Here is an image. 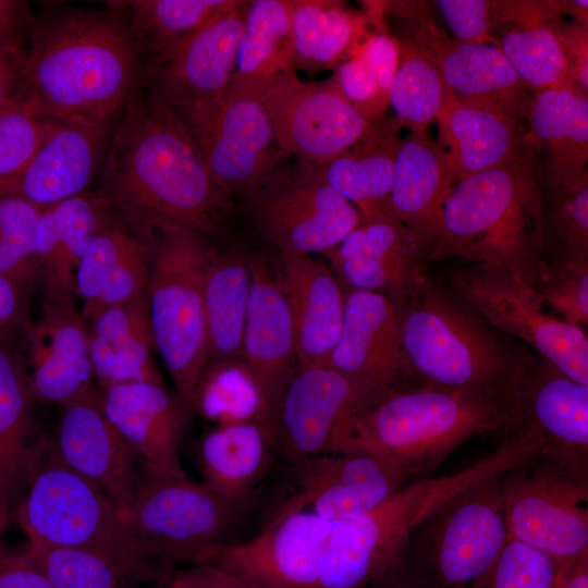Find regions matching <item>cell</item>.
<instances>
[{"label": "cell", "mask_w": 588, "mask_h": 588, "mask_svg": "<svg viewBox=\"0 0 588 588\" xmlns=\"http://www.w3.org/2000/svg\"><path fill=\"white\" fill-rule=\"evenodd\" d=\"M100 194L133 231L167 222L207 238L223 231L234 206L177 115L149 100L123 113Z\"/></svg>", "instance_id": "1"}, {"label": "cell", "mask_w": 588, "mask_h": 588, "mask_svg": "<svg viewBox=\"0 0 588 588\" xmlns=\"http://www.w3.org/2000/svg\"><path fill=\"white\" fill-rule=\"evenodd\" d=\"M112 10L46 14L33 30L22 103L37 115L108 126L135 100L142 53Z\"/></svg>", "instance_id": "2"}, {"label": "cell", "mask_w": 588, "mask_h": 588, "mask_svg": "<svg viewBox=\"0 0 588 588\" xmlns=\"http://www.w3.org/2000/svg\"><path fill=\"white\" fill-rule=\"evenodd\" d=\"M514 401V395L501 393L399 388L347 417L330 452L366 453L413 479L431 471L477 436H510L515 425Z\"/></svg>", "instance_id": "3"}, {"label": "cell", "mask_w": 588, "mask_h": 588, "mask_svg": "<svg viewBox=\"0 0 588 588\" xmlns=\"http://www.w3.org/2000/svg\"><path fill=\"white\" fill-rule=\"evenodd\" d=\"M399 307L403 385L515 395L529 350L418 271ZM402 385V387H403Z\"/></svg>", "instance_id": "4"}, {"label": "cell", "mask_w": 588, "mask_h": 588, "mask_svg": "<svg viewBox=\"0 0 588 588\" xmlns=\"http://www.w3.org/2000/svg\"><path fill=\"white\" fill-rule=\"evenodd\" d=\"M537 436H507L493 452L451 475L412 479L372 510L333 524L319 588H366L396 568L413 532L436 511L488 479L543 454Z\"/></svg>", "instance_id": "5"}, {"label": "cell", "mask_w": 588, "mask_h": 588, "mask_svg": "<svg viewBox=\"0 0 588 588\" xmlns=\"http://www.w3.org/2000/svg\"><path fill=\"white\" fill-rule=\"evenodd\" d=\"M499 267L536 289L549 273L541 192L526 154L456 183L429 259Z\"/></svg>", "instance_id": "6"}, {"label": "cell", "mask_w": 588, "mask_h": 588, "mask_svg": "<svg viewBox=\"0 0 588 588\" xmlns=\"http://www.w3.org/2000/svg\"><path fill=\"white\" fill-rule=\"evenodd\" d=\"M26 481L15 519L28 544L100 552L126 566L142 584L166 583L172 569L142 552L124 513L66 466L51 441L34 444Z\"/></svg>", "instance_id": "7"}, {"label": "cell", "mask_w": 588, "mask_h": 588, "mask_svg": "<svg viewBox=\"0 0 588 588\" xmlns=\"http://www.w3.org/2000/svg\"><path fill=\"white\" fill-rule=\"evenodd\" d=\"M134 232L148 256L147 302L156 351L174 393L193 415L208 368L204 284L212 246L203 234L173 223Z\"/></svg>", "instance_id": "8"}, {"label": "cell", "mask_w": 588, "mask_h": 588, "mask_svg": "<svg viewBox=\"0 0 588 588\" xmlns=\"http://www.w3.org/2000/svg\"><path fill=\"white\" fill-rule=\"evenodd\" d=\"M253 498H234L189 478L140 468L137 490L124 517L142 552L168 569L205 562L234 542Z\"/></svg>", "instance_id": "9"}, {"label": "cell", "mask_w": 588, "mask_h": 588, "mask_svg": "<svg viewBox=\"0 0 588 588\" xmlns=\"http://www.w3.org/2000/svg\"><path fill=\"white\" fill-rule=\"evenodd\" d=\"M242 206L250 226L280 258L323 255L362 220L320 166L294 158L242 199Z\"/></svg>", "instance_id": "10"}, {"label": "cell", "mask_w": 588, "mask_h": 588, "mask_svg": "<svg viewBox=\"0 0 588 588\" xmlns=\"http://www.w3.org/2000/svg\"><path fill=\"white\" fill-rule=\"evenodd\" d=\"M181 120L216 182L241 200L287 158L261 99L228 85L222 91L170 108Z\"/></svg>", "instance_id": "11"}, {"label": "cell", "mask_w": 588, "mask_h": 588, "mask_svg": "<svg viewBox=\"0 0 588 588\" xmlns=\"http://www.w3.org/2000/svg\"><path fill=\"white\" fill-rule=\"evenodd\" d=\"M509 537L559 562L588 552L587 464L540 455L502 476Z\"/></svg>", "instance_id": "12"}, {"label": "cell", "mask_w": 588, "mask_h": 588, "mask_svg": "<svg viewBox=\"0 0 588 588\" xmlns=\"http://www.w3.org/2000/svg\"><path fill=\"white\" fill-rule=\"evenodd\" d=\"M448 283L493 329L588 384L587 334L550 311L535 286L499 267L480 264L451 271Z\"/></svg>", "instance_id": "13"}, {"label": "cell", "mask_w": 588, "mask_h": 588, "mask_svg": "<svg viewBox=\"0 0 588 588\" xmlns=\"http://www.w3.org/2000/svg\"><path fill=\"white\" fill-rule=\"evenodd\" d=\"M503 475L451 499L411 536L403 555L421 562L432 586L473 588L500 555L509 540Z\"/></svg>", "instance_id": "14"}, {"label": "cell", "mask_w": 588, "mask_h": 588, "mask_svg": "<svg viewBox=\"0 0 588 588\" xmlns=\"http://www.w3.org/2000/svg\"><path fill=\"white\" fill-rule=\"evenodd\" d=\"M428 3L385 2L383 13L404 22V33L425 46L442 73L452 101L523 117L532 96L492 42H465L450 37Z\"/></svg>", "instance_id": "15"}, {"label": "cell", "mask_w": 588, "mask_h": 588, "mask_svg": "<svg viewBox=\"0 0 588 588\" xmlns=\"http://www.w3.org/2000/svg\"><path fill=\"white\" fill-rule=\"evenodd\" d=\"M278 144L287 158L317 166L341 154L372 123L328 81L304 82L296 71L261 91Z\"/></svg>", "instance_id": "16"}, {"label": "cell", "mask_w": 588, "mask_h": 588, "mask_svg": "<svg viewBox=\"0 0 588 588\" xmlns=\"http://www.w3.org/2000/svg\"><path fill=\"white\" fill-rule=\"evenodd\" d=\"M333 524L304 512L268 519L257 535L219 548L205 562L249 588H319Z\"/></svg>", "instance_id": "17"}, {"label": "cell", "mask_w": 588, "mask_h": 588, "mask_svg": "<svg viewBox=\"0 0 588 588\" xmlns=\"http://www.w3.org/2000/svg\"><path fill=\"white\" fill-rule=\"evenodd\" d=\"M293 465V490L268 519L304 512L338 523L372 510L412 480L360 452H329Z\"/></svg>", "instance_id": "18"}, {"label": "cell", "mask_w": 588, "mask_h": 588, "mask_svg": "<svg viewBox=\"0 0 588 588\" xmlns=\"http://www.w3.org/2000/svg\"><path fill=\"white\" fill-rule=\"evenodd\" d=\"M378 397L328 365L298 369L272 413L270 427L281 453L295 464L329 453L341 424Z\"/></svg>", "instance_id": "19"}, {"label": "cell", "mask_w": 588, "mask_h": 588, "mask_svg": "<svg viewBox=\"0 0 588 588\" xmlns=\"http://www.w3.org/2000/svg\"><path fill=\"white\" fill-rule=\"evenodd\" d=\"M52 446L60 460L102 491L123 513L137 490L140 466L106 416L94 385L60 405Z\"/></svg>", "instance_id": "20"}, {"label": "cell", "mask_w": 588, "mask_h": 588, "mask_svg": "<svg viewBox=\"0 0 588 588\" xmlns=\"http://www.w3.org/2000/svg\"><path fill=\"white\" fill-rule=\"evenodd\" d=\"M17 345L34 400L62 405L94 387L86 322L74 298L42 297Z\"/></svg>", "instance_id": "21"}, {"label": "cell", "mask_w": 588, "mask_h": 588, "mask_svg": "<svg viewBox=\"0 0 588 588\" xmlns=\"http://www.w3.org/2000/svg\"><path fill=\"white\" fill-rule=\"evenodd\" d=\"M248 1L236 0L148 66L149 101L173 108L213 96L231 83Z\"/></svg>", "instance_id": "22"}, {"label": "cell", "mask_w": 588, "mask_h": 588, "mask_svg": "<svg viewBox=\"0 0 588 588\" xmlns=\"http://www.w3.org/2000/svg\"><path fill=\"white\" fill-rule=\"evenodd\" d=\"M513 433H531L547 455L587 464L588 384L528 352L515 390ZM511 436V434H510Z\"/></svg>", "instance_id": "23"}, {"label": "cell", "mask_w": 588, "mask_h": 588, "mask_svg": "<svg viewBox=\"0 0 588 588\" xmlns=\"http://www.w3.org/2000/svg\"><path fill=\"white\" fill-rule=\"evenodd\" d=\"M252 286L242 338L241 368L272 413L298 370L285 295L264 255L248 253Z\"/></svg>", "instance_id": "24"}, {"label": "cell", "mask_w": 588, "mask_h": 588, "mask_svg": "<svg viewBox=\"0 0 588 588\" xmlns=\"http://www.w3.org/2000/svg\"><path fill=\"white\" fill-rule=\"evenodd\" d=\"M101 407L135 454L140 468L188 478L180 449L191 413L164 383L148 381L97 389Z\"/></svg>", "instance_id": "25"}, {"label": "cell", "mask_w": 588, "mask_h": 588, "mask_svg": "<svg viewBox=\"0 0 588 588\" xmlns=\"http://www.w3.org/2000/svg\"><path fill=\"white\" fill-rule=\"evenodd\" d=\"M322 257L344 289L381 293L397 301L426 254L391 210L362 217L357 226Z\"/></svg>", "instance_id": "26"}, {"label": "cell", "mask_w": 588, "mask_h": 588, "mask_svg": "<svg viewBox=\"0 0 588 588\" xmlns=\"http://www.w3.org/2000/svg\"><path fill=\"white\" fill-rule=\"evenodd\" d=\"M344 291L342 330L327 365L377 396L402 388L397 303L381 293Z\"/></svg>", "instance_id": "27"}, {"label": "cell", "mask_w": 588, "mask_h": 588, "mask_svg": "<svg viewBox=\"0 0 588 588\" xmlns=\"http://www.w3.org/2000/svg\"><path fill=\"white\" fill-rule=\"evenodd\" d=\"M523 119L525 150L541 192L588 173V95L571 87L535 93Z\"/></svg>", "instance_id": "28"}, {"label": "cell", "mask_w": 588, "mask_h": 588, "mask_svg": "<svg viewBox=\"0 0 588 588\" xmlns=\"http://www.w3.org/2000/svg\"><path fill=\"white\" fill-rule=\"evenodd\" d=\"M107 134L103 125L57 120L29 160L0 180V197L21 198L45 209L86 192Z\"/></svg>", "instance_id": "29"}, {"label": "cell", "mask_w": 588, "mask_h": 588, "mask_svg": "<svg viewBox=\"0 0 588 588\" xmlns=\"http://www.w3.org/2000/svg\"><path fill=\"white\" fill-rule=\"evenodd\" d=\"M279 283L294 333L298 369L327 365L339 341L345 291L324 259L280 258Z\"/></svg>", "instance_id": "30"}, {"label": "cell", "mask_w": 588, "mask_h": 588, "mask_svg": "<svg viewBox=\"0 0 588 588\" xmlns=\"http://www.w3.org/2000/svg\"><path fill=\"white\" fill-rule=\"evenodd\" d=\"M563 21L556 0H497L492 44L532 94L571 87L567 62L558 38Z\"/></svg>", "instance_id": "31"}, {"label": "cell", "mask_w": 588, "mask_h": 588, "mask_svg": "<svg viewBox=\"0 0 588 588\" xmlns=\"http://www.w3.org/2000/svg\"><path fill=\"white\" fill-rule=\"evenodd\" d=\"M454 185L445 157L427 131L408 132L402 137L390 208L415 235L427 258L437 243L443 207Z\"/></svg>", "instance_id": "32"}, {"label": "cell", "mask_w": 588, "mask_h": 588, "mask_svg": "<svg viewBox=\"0 0 588 588\" xmlns=\"http://www.w3.org/2000/svg\"><path fill=\"white\" fill-rule=\"evenodd\" d=\"M148 278L142 238L112 212L93 235L76 271L84 320L106 307L146 295Z\"/></svg>", "instance_id": "33"}, {"label": "cell", "mask_w": 588, "mask_h": 588, "mask_svg": "<svg viewBox=\"0 0 588 588\" xmlns=\"http://www.w3.org/2000/svg\"><path fill=\"white\" fill-rule=\"evenodd\" d=\"M438 139L454 184L526 155L523 117L450 100L439 113Z\"/></svg>", "instance_id": "34"}, {"label": "cell", "mask_w": 588, "mask_h": 588, "mask_svg": "<svg viewBox=\"0 0 588 588\" xmlns=\"http://www.w3.org/2000/svg\"><path fill=\"white\" fill-rule=\"evenodd\" d=\"M112 213L100 192L41 210L35 234L37 285L45 298H74L76 271L97 229Z\"/></svg>", "instance_id": "35"}, {"label": "cell", "mask_w": 588, "mask_h": 588, "mask_svg": "<svg viewBox=\"0 0 588 588\" xmlns=\"http://www.w3.org/2000/svg\"><path fill=\"white\" fill-rule=\"evenodd\" d=\"M85 322L97 389L139 381L164 383L154 356L147 294L106 307Z\"/></svg>", "instance_id": "36"}, {"label": "cell", "mask_w": 588, "mask_h": 588, "mask_svg": "<svg viewBox=\"0 0 588 588\" xmlns=\"http://www.w3.org/2000/svg\"><path fill=\"white\" fill-rule=\"evenodd\" d=\"M280 452L268 424L215 425L199 444L200 482L230 497L253 498Z\"/></svg>", "instance_id": "37"}, {"label": "cell", "mask_w": 588, "mask_h": 588, "mask_svg": "<svg viewBox=\"0 0 588 588\" xmlns=\"http://www.w3.org/2000/svg\"><path fill=\"white\" fill-rule=\"evenodd\" d=\"M252 286L248 254L212 246L204 284L208 369L241 367L242 338Z\"/></svg>", "instance_id": "38"}, {"label": "cell", "mask_w": 588, "mask_h": 588, "mask_svg": "<svg viewBox=\"0 0 588 588\" xmlns=\"http://www.w3.org/2000/svg\"><path fill=\"white\" fill-rule=\"evenodd\" d=\"M401 140V127L393 118L382 115L354 144L320 166L330 186L362 217L391 210L389 197Z\"/></svg>", "instance_id": "39"}, {"label": "cell", "mask_w": 588, "mask_h": 588, "mask_svg": "<svg viewBox=\"0 0 588 588\" xmlns=\"http://www.w3.org/2000/svg\"><path fill=\"white\" fill-rule=\"evenodd\" d=\"M294 71L291 0L248 1L229 85L259 97L264 89Z\"/></svg>", "instance_id": "40"}, {"label": "cell", "mask_w": 588, "mask_h": 588, "mask_svg": "<svg viewBox=\"0 0 588 588\" xmlns=\"http://www.w3.org/2000/svg\"><path fill=\"white\" fill-rule=\"evenodd\" d=\"M295 69L309 73L335 69L366 36L364 14L331 0H291Z\"/></svg>", "instance_id": "41"}, {"label": "cell", "mask_w": 588, "mask_h": 588, "mask_svg": "<svg viewBox=\"0 0 588 588\" xmlns=\"http://www.w3.org/2000/svg\"><path fill=\"white\" fill-rule=\"evenodd\" d=\"M397 41L399 64L389 93L393 120L408 132H426L451 98L430 51L405 33Z\"/></svg>", "instance_id": "42"}, {"label": "cell", "mask_w": 588, "mask_h": 588, "mask_svg": "<svg viewBox=\"0 0 588 588\" xmlns=\"http://www.w3.org/2000/svg\"><path fill=\"white\" fill-rule=\"evenodd\" d=\"M236 0H136L126 20L142 56L158 62Z\"/></svg>", "instance_id": "43"}, {"label": "cell", "mask_w": 588, "mask_h": 588, "mask_svg": "<svg viewBox=\"0 0 588 588\" xmlns=\"http://www.w3.org/2000/svg\"><path fill=\"white\" fill-rule=\"evenodd\" d=\"M35 402L17 344L0 342V465L14 491L26 480Z\"/></svg>", "instance_id": "44"}, {"label": "cell", "mask_w": 588, "mask_h": 588, "mask_svg": "<svg viewBox=\"0 0 588 588\" xmlns=\"http://www.w3.org/2000/svg\"><path fill=\"white\" fill-rule=\"evenodd\" d=\"M541 200L548 269L588 266V173L568 185L541 192Z\"/></svg>", "instance_id": "45"}, {"label": "cell", "mask_w": 588, "mask_h": 588, "mask_svg": "<svg viewBox=\"0 0 588 588\" xmlns=\"http://www.w3.org/2000/svg\"><path fill=\"white\" fill-rule=\"evenodd\" d=\"M53 588H133L145 585L123 564L100 552L27 544Z\"/></svg>", "instance_id": "46"}, {"label": "cell", "mask_w": 588, "mask_h": 588, "mask_svg": "<svg viewBox=\"0 0 588 588\" xmlns=\"http://www.w3.org/2000/svg\"><path fill=\"white\" fill-rule=\"evenodd\" d=\"M40 208L16 197H0V273L28 293L37 286L35 234Z\"/></svg>", "instance_id": "47"}, {"label": "cell", "mask_w": 588, "mask_h": 588, "mask_svg": "<svg viewBox=\"0 0 588 588\" xmlns=\"http://www.w3.org/2000/svg\"><path fill=\"white\" fill-rule=\"evenodd\" d=\"M561 563L509 537L491 568L473 588H552Z\"/></svg>", "instance_id": "48"}, {"label": "cell", "mask_w": 588, "mask_h": 588, "mask_svg": "<svg viewBox=\"0 0 588 588\" xmlns=\"http://www.w3.org/2000/svg\"><path fill=\"white\" fill-rule=\"evenodd\" d=\"M56 124L24 105L0 108V180L23 167Z\"/></svg>", "instance_id": "49"}, {"label": "cell", "mask_w": 588, "mask_h": 588, "mask_svg": "<svg viewBox=\"0 0 588 588\" xmlns=\"http://www.w3.org/2000/svg\"><path fill=\"white\" fill-rule=\"evenodd\" d=\"M537 290L544 305L561 320L587 327L588 266L550 268Z\"/></svg>", "instance_id": "50"}, {"label": "cell", "mask_w": 588, "mask_h": 588, "mask_svg": "<svg viewBox=\"0 0 588 588\" xmlns=\"http://www.w3.org/2000/svg\"><path fill=\"white\" fill-rule=\"evenodd\" d=\"M357 111L369 119L384 115L389 100L381 94L362 56L354 51L327 79Z\"/></svg>", "instance_id": "51"}, {"label": "cell", "mask_w": 588, "mask_h": 588, "mask_svg": "<svg viewBox=\"0 0 588 588\" xmlns=\"http://www.w3.org/2000/svg\"><path fill=\"white\" fill-rule=\"evenodd\" d=\"M455 39L492 42L497 23V0H437L432 2Z\"/></svg>", "instance_id": "52"}, {"label": "cell", "mask_w": 588, "mask_h": 588, "mask_svg": "<svg viewBox=\"0 0 588 588\" xmlns=\"http://www.w3.org/2000/svg\"><path fill=\"white\" fill-rule=\"evenodd\" d=\"M354 51L362 56L381 94L389 100L400 58L397 38L381 27L380 30L367 33Z\"/></svg>", "instance_id": "53"}, {"label": "cell", "mask_w": 588, "mask_h": 588, "mask_svg": "<svg viewBox=\"0 0 588 588\" xmlns=\"http://www.w3.org/2000/svg\"><path fill=\"white\" fill-rule=\"evenodd\" d=\"M0 588H53L27 549L15 550L0 540Z\"/></svg>", "instance_id": "54"}, {"label": "cell", "mask_w": 588, "mask_h": 588, "mask_svg": "<svg viewBox=\"0 0 588 588\" xmlns=\"http://www.w3.org/2000/svg\"><path fill=\"white\" fill-rule=\"evenodd\" d=\"M30 321L28 292L0 273V342L20 336Z\"/></svg>", "instance_id": "55"}, {"label": "cell", "mask_w": 588, "mask_h": 588, "mask_svg": "<svg viewBox=\"0 0 588 588\" xmlns=\"http://www.w3.org/2000/svg\"><path fill=\"white\" fill-rule=\"evenodd\" d=\"M558 38L567 62L569 86L588 95V27L563 21Z\"/></svg>", "instance_id": "56"}, {"label": "cell", "mask_w": 588, "mask_h": 588, "mask_svg": "<svg viewBox=\"0 0 588 588\" xmlns=\"http://www.w3.org/2000/svg\"><path fill=\"white\" fill-rule=\"evenodd\" d=\"M164 585L166 588H249L234 574L207 562L172 569Z\"/></svg>", "instance_id": "57"}, {"label": "cell", "mask_w": 588, "mask_h": 588, "mask_svg": "<svg viewBox=\"0 0 588 588\" xmlns=\"http://www.w3.org/2000/svg\"><path fill=\"white\" fill-rule=\"evenodd\" d=\"M37 20L27 1L0 0V46L24 49Z\"/></svg>", "instance_id": "58"}, {"label": "cell", "mask_w": 588, "mask_h": 588, "mask_svg": "<svg viewBox=\"0 0 588 588\" xmlns=\"http://www.w3.org/2000/svg\"><path fill=\"white\" fill-rule=\"evenodd\" d=\"M26 50L0 46V108L23 105Z\"/></svg>", "instance_id": "59"}, {"label": "cell", "mask_w": 588, "mask_h": 588, "mask_svg": "<svg viewBox=\"0 0 588 588\" xmlns=\"http://www.w3.org/2000/svg\"><path fill=\"white\" fill-rule=\"evenodd\" d=\"M552 588H588V552L562 562Z\"/></svg>", "instance_id": "60"}, {"label": "cell", "mask_w": 588, "mask_h": 588, "mask_svg": "<svg viewBox=\"0 0 588 588\" xmlns=\"http://www.w3.org/2000/svg\"><path fill=\"white\" fill-rule=\"evenodd\" d=\"M366 588H424L400 566Z\"/></svg>", "instance_id": "61"}, {"label": "cell", "mask_w": 588, "mask_h": 588, "mask_svg": "<svg viewBox=\"0 0 588 588\" xmlns=\"http://www.w3.org/2000/svg\"><path fill=\"white\" fill-rule=\"evenodd\" d=\"M13 492L14 489L0 465V540L9 523Z\"/></svg>", "instance_id": "62"}, {"label": "cell", "mask_w": 588, "mask_h": 588, "mask_svg": "<svg viewBox=\"0 0 588 588\" xmlns=\"http://www.w3.org/2000/svg\"><path fill=\"white\" fill-rule=\"evenodd\" d=\"M561 13L573 19L572 22L588 27L587 0H559L556 1Z\"/></svg>", "instance_id": "63"}, {"label": "cell", "mask_w": 588, "mask_h": 588, "mask_svg": "<svg viewBox=\"0 0 588 588\" xmlns=\"http://www.w3.org/2000/svg\"><path fill=\"white\" fill-rule=\"evenodd\" d=\"M133 588H166L164 584H147V585H136Z\"/></svg>", "instance_id": "64"}]
</instances>
